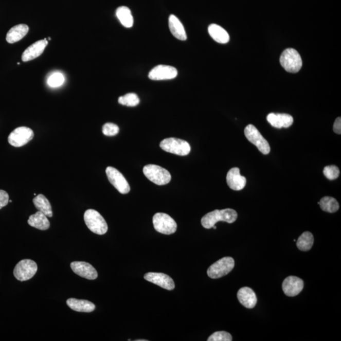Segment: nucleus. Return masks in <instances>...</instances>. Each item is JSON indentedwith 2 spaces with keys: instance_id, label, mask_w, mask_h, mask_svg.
I'll return each mask as SVG.
<instances>
[{
  "instance_id": "obj_1",
  "label": "nucleus",
  "mask_w": 341,
  "mask_h": 341,
  "mask_svg": "<svg viewBox=\"0 0 341 341\" xmlns=\"http://www.w3.org/2000/svg\"><path fill=\"white\" fill-rule=\"evenodd\" d=\"M237 218L238 213L234 209L215 210L205 215L202 219L201 224L205 228L210 229L219 221L231 224L235 223Z\"/></svg>"
},
{
  "instance_id": "obj_2",
  "label": "nucleus",
  "mask_w": 341,
  "mask_h": 341,
  "mask_svg": "<svg viewBox=\"0 0 341 341\" xmlns=\"http://www.w3.org/2000/svg\"><path fill=\"white\" fill-rule=\"evenodd\" d=\"M84 218L86 226L94 234L99 235L106 234L107 224L104 218L98 211L94 209L87 210Z\"/></svg>"
},
{
  "instance_id": "obj_3",
  "label": "nucleus",
  "mask_w": 341,
  "mask_h": 341,
  "mask_svg": "<svg viewBox=\"0 0 341 341\" xmlns=\"http://www.w3.org/2000/svg\"><path fill=\"white\" fill-rule=\"evenodd\" d=\"M280 63L285 70L293 74L300 70L303 65L300 55L293 48H288L282 52Z\"/></svg>"
},
{
  "instance_id": "obj_4",
  "label": "nucleus",
  "mask_w": 341,
  "mask_h": 341,
  "mask_svg": "<svg viewBox=\"0 0 341 341\" xmlns=\"http://www.w3.org/2000/svg\"><path fill=\"white\" fill-rule=\"evenodd\" d=\"M143 172L147 178L157 185H167L171 182V176L170 172L159 166L146 165L144 166Z\"/></svg>"
},
{
  "instance_id": "obj_5",
  "label": "nucleus",
  "mask_w": 341,
  "mask_h": 341,
  "mask_svg": "<svg viewBox=\"0 0 341 341\" xmlns=\"http://www.w3.org/2000/svg\"><path fill=\"white\" fill-rule=\"evenodd\" d=\"M160 148L170 153L185 156L189 154L191 147L187 141L176 138H168L160 143Z\"/></svg>"
},
{
  "instance_id": "obj_6",
  "label": "nucleus",
  "mask_w": 341,
  "mask_h": 341,
  "mask_svg": "<svg viewBox=\"0 0 341 341\" xmlns=\"http://www.w3.org/2000/svg\"><path fill=\"white\" fill-rule=\"evenodd\" d=\"M235 267V260L229 257H224L213 263L207 270V275L212 279H219L225 276Z\"/></svg>"
},
{
  "instance_id": "obj_7",
  "label": "nucleus",
  "mask_w": 341,
  "mask_h": 341,
  "mask_svg": "<svg viewBox=\"0 0 341 341\" xmlns=\"http://www.w3.org/2000/svg\"><path fill=\"white\" fill-rule=\"evenodd\" d=\"M153 224L157 232L165 235H171L176 231L177 224L171 216L165 213H157L154 216Z\"/></svg>"
},
{
  "instance_id": "obj_8",
  "label": "nucleus",
  "mask_w": 341,
  "mask_h": 341,
  "mask_svg": "<svg viewBox=\"0 0 341 341\" xmlns=\"http://www.w3.org/2000/svg\"><path fill=\"white\" fill-rule=\"evenodd\" d=\"M244 132L248 140L256 146L262 154L267 155L270 153V144L256 127L253 124H248L246 127Z\"/></svg>"
},
{
  "instance_id": "obj_9",
  "label": "nucleus",
  "mask_w": 341,
  "mask_h": 341,
  "mask_svg": "<svg viewBox=\"0 0 341 341\" xmlns=\"http://www.w3.org/2000/svg\"><path fill=\"white\" fill-rule=\"evenodd\" d=\"M38 271V265L34 261L24 259L16 265L13 270V275L20 281H26L32 278Z\"/></svg>"
},
{
  "instance_id": "obj_10",
  "label": "nucleus",
  "mask_w": 341,
  "mask_h": 341,
  "mask_svg": "<svg viewBox=\"0 0 341 341\" xmlns=\"http://www.w3.org/2000/svg\"><path fill=\"white\" fill-rule=\"evenodd\" d=\"M34 134L32 129L26 127H18L8 136V142L15 148L26 145L34 138Z\"/></svg>"
},
{
  "instance_id": "obj_11",
  "label": "nucleus",
  "mask_w": 341,
  "mask_h": 341,
  "mask_svg": "<svg viewBox=\"0 0 341 341\" xmlns=\"http://www.w3.org/2000/svg\"><path fill=\"white\" fill-rule=\"evenodd\" d=\"M106 175L111 184L121 194L130 192V187L123 174L116 168L109 166L106 170Z\"/></svg>"
},
{
  "instance_id": "obj_12",
  "label": "nucleus",
  "mask_w": 341,
  "mask_h": 341,
  "mask_svg": "<svg viewBox=\"0 0 341 341\" xmlns=\"http://www.w3.org/2000/svg\"><path fill=\"white\" fill-rule=\"evenodd\" d=\"M178 76V71L173 66L160 65L149 72V78L152 80L173 79Z\"/></svg>"
},
{
  "instance_id": "obj_13",
  "label": "nucleus",
  "mask_w": 341,
  "mask_h": 341,
  "mask_svg": "<svg viewBox=\"0 0 341 341\" xmlns=\"http://www.w3.org/2000/svg\"><path fill=\"white\" fill-rule=\"evenodd\" d=\"M304 282L303 280L296 276H289L282 282V290L285 295L293 297L299 295L303 290Z\"/></svg>"
},
{
  "instance_id": "obj_14",
  "label": "nucleus",
  "mask_w": 341,
  "mask_h": 341,
  "mask_svg": "<svg viewBox=\"0 0 341 341\" xmlns=\"http://www.w3.org/2000/svg\"><path fill=\"white\" fill-rule=\"evenodd\" d=\"M144 279L152 283L167 290H173L175 284L171 277L163 273H149L144 276Z\"/></svg>"
},
{
  "instance_id": "obj_15",
  "label": "nucleus",
  "mask_w": 341,
  "mask_h": 341,
  "mask_svg": "<svg viewBox=\"0 0 341 341\" xmlns=\"http://www.w3.org/2000/svg\"><path fill=\"white\" fill-rule=\"evenodd\" d=\"M70 267L74 273L84 278L94 280L98 276V272L90 263L85 262H73Z\"/></svg>"
},
{
  "instance_id": "obj_16",
  "label": "nucleus",
  "mask_w": 341,
  "mask_h": 341,
  "mask_svg": "<svg viewBox=\"0 0 341 341\" xmlns=\"http://www.w3.org/2000/svg\"><path fill=\"white\" fill-rule=\"evenodd\" d=\"M48 42L46 39L37 41L32 44L28 48L25 50L22 54V60L24 62H29L35 58L40 56L43 53L44 49L48 45Z\"/></svg>"
},
{
  "instance_id": "obj_17",
  "label": "nucleus",
  "mask_w": 341,
  "mask_h": 341,
  "mask_svg": "<svg viewBox=\"0 0 341 341\" xmlns=\"http://www.w3.org/2000/svg\"><path fill=\"white\" fill-rule=\"evenodd\" d=\"M226 182L231 189L239 191L245 188L246 179L245 177L241 175L239 168H234L227 173Z\"/></svg>"
},
{
  "instance_id": "obj_18",
  "label": "nucleus",
  "mask_w": 341,
  "mask_h": 341,
  "mask_svg": "<svg viewBox=\"0 0 341 341\" xmlns=\"http://www.w3.org/2000/svg\"><path fill=\"white\" fill-rule=\"evenodd\" d=\"M267 120L272 126L277 129L288 128L294 121L292 116L284 113L268 114Z\"/></svg>"
},
{
  "instance_id": "obj_19",
  "label": "nucleus",
  "mask_w": 341,
  "mask_h": 341,
  "mask_svg": "<svg viewBox=\"0 0 341 341\" xmlns=\"http://www.w3.org/2000/svg\"><path fill=\"white\" fill-rule=\"evenodd\" d=\"M238 300L246 309H253L256 307L257 298L256 293L248 287H243L237 293Z\"/></svg>"
},
{
  "instance_id": "obj_20",
  "label": "nucleus",
  "mask_w": 341,
  "mask_h": 341,
  "mask_svg": "<svg viewBox=\"0 0 341 341\" xmlns=\"http://www.w3.org/2000/svg\"><path fill=\"white\" fill-rule=\"evenodd\" d=\"M66 304L71 310L79 312L90 313L96 309L95 304L85 299L69 298Z\"/></svg>"
},
{
  "instance_id": "obj_21",
  "label": "nucleus",
  "mask_w": 341,
  "mask_h": 341,
  "mask_svg": "<svg viewBox=\"0 0 341 341\" xmlns=\"http://www.w3.org/2000/svg\"><path fill=\"white\" fill-rule=\"evenodd\" d=\"M29 30V27L26 24L16 25L8 32L6 40L10 44L18 42L27 34Z\"/></svg>"
},
{
  "instance_id": "obj_22",
  "label": "nucleus",
  "mask_w": 341,
  "mask_h": 341,
  "mask_svg": "<svg viewBox=\"0 0 341 341\" xmlns=\"http://www.w3.org/2000/svg\"><path fill=\"white\" fill-rule=\"evenodd\" d=\"M169 27L172 34L179 40H187V36L186 34L184 26L179 19L175 15H171L169 18Z\"/></svg>"
},
{
  "instance_id": "obj_23",
  "label": "nucleus",
  "mask_w": 341,
  "mask_h": 341,
  "mask_svg": "<svg viewBox=\"0 0 341 341\" xmlns=\"http://www.w3.org/2000/svg\"><path fill=\"white\" fill-rule=\"evenodd\" d=\"M27 223L30 226L42 230V231L48 229L50 227L48 217L40 211H38L34 214L30 216Z\"/></svg>"
},
{
  "instance_id": "obj_24",
  "label": "nucleus",
  "mask_w": 341,
  "mask_h": 341,
  "mask_svg": "<svg viewBox=\"0 0 341 341\" xmlns=\"http://www.w3.org/2000/svg\"><path fill=\"white\" fill-rule=\"evenodd\" d=\"M208 31L213 40L219 43L226 44L229 42V35L226 30L217 24H212L208 27Z\"/></svg>"
},
{
  "instance_id": "obj_25",
  "label": "nucleus",
  "mask_w": 341,
  "mask_h": 341,
  "mask_svg": "<svg viewBox=\"0 0 341 341\" xmlns=\"http://www.w3.org/2000/svg\"><path fill=\"white\" fill-rule=\"evenodd\" d=\"M33 203H34L38 211L43 212L47 217H52V211L51 204L45 196L42 195V194L36 196L33 199Z\"/></svg>"
},
{
  "instance_id": "obj_26",
  "label": "nucleus",
  "mask_w": 341,
  "mask_h": 341,
  "mask_svg": "<svg viewBox=\"0 0 341 341\" xmlns=\"http://www.w3.org/2000/svg\"><path fill=\"white\" fill-rule=\"evenodd\" d=\"M116 15L121 24L127 28H130L134 25V17L131 10L127 7H120L116 11Z\"/></svg>"
},
{
  "instance_id": "obj_27",
  "label": "nucleus",
  "mask_w": 341,
  "mask_h": 341,
  "mask_svg": "<svg viewBox=\"0 0 341 341\" xmlns=\"http://www.w3.org/2000/svg\"><path fill=\"white\" fill-rule=\"evenodd\" d=\"M313 242L314 238L313 235L310 232L306 231L298 238L296 246L300 250L307 252L312 248Z\"/></svg>"
},
{
  "instance_id": "obj_28",
  "label": "nucleus",
  "mask_w": 341,
  "mask_h": 341,
  "mask_svg": "<svg viewBox=\"0 0 341 341\" xmlns=\"http://www.w3.org/2000/svg\"><path fill=\"white\" fill-rule=\"evenodd\" d=\"M318 204L324 211L334 213L339 209V204L337 200L331 196H324Z\"/></svg>"
},
{
  "instance_id": "obj_29",
  "label": "nucleus",
  "mask_w": 341,
  "mask_h": 341,
  "mask_svg": "<svg viewBox=\"0 0 341 341\" xmlns=\"http://www.w3.org/2000/svg\"><path fill=\"white\" fill-rule=\"evenodd\" d=\"M118 102L120 104L123 105V106L134 107L140 103V99L137 94L129 93L120 97L118 99Z\"/></svg>"
},
{
  "instance_id": "obj_30",
  "label": "nucleus",
  "mask_w": 341,
  "mask_h": 341,
  "mask_svg": "<svg viewBox=\"0 0 341 341\" xmlns=\"http://www.w3.org/2000/svg\"><path fill=\"white\" fill-rule=\"evenodd\" d=\"M65 82V76L60 72H55L49 77L48 84L51 87H58Z\"/></svg>"
},
{
  "instance_id": "obj_31",
  "label": "nucleus",
  "mask_w": 341,
  "mask_h": 341,
  "mask_svg": "<svg viewBox=\"0 0 341 341\" xmlns=\"http://www.w3.org/2000/svg\"><path fill=\"white\" fill-rule=\"evenodd\" d=\"M323 173L327 179L334 180L339 176L340 171L336 166H327L324 168Z\"/></svg>"
},
{
  "instance_id": "obj_32",
  "label": "nucleus",
  "mask_w": 341,
  "mask_h": 341,
  "mask_svg": "<svg viewBox=\"0 0 341 341\" xmlns=\"http://www.w3.org/2000/svg\"><path fill=\"white\" fill-rule=\"evenodd\" d=\"M231 335L225 331L214 332L209 337L208 341H231Z\"/></svg>"
},
{
  "instance_id": "obj_33",
  "label": "nucleus",
  "mask_w": 341,
  "mask_h": 341,
  "mask_svg": "<svg viewBox=\"0 0 341 341\" xmlns=\"http://www.w3.org/2000/svg\"><path fill=\"white\" fill-rule=\"evenodd\" d=\"M120 129L116 124L107 123L102 127V133L106 136H115L117 135Z\"/></svg>"
},
{
  "instance_id": "obj_34",
  "label": "nucleus",
  "mask_w": 341,
  "mask_h": 341,
  "mask_svg": "<svg viewBox=\"0 0 341 341\" xmlns=\"http://www.w3.org/2000/svg\"><path fill=\"white\" fill-rule=\"evenodd\" d=\"M9 202V195L5 190H0V209L7 206Z\"/></svg>"
},
{
  "instance_id": "obj_35",
  "label": "nucleus",
  "mask_w": 341,
  "mask_h": 341,
  "mask_svg": "<svg viewBox=\"0 0 341 341\" xmlns=\"http://www.w3.org/2000/svg\"><path fill=\"white\" fill-rule=\"evenodd\" d=\"M333 130L334 132L335 133V134H341V118L340 117L337 118L336 120H335L334 123V127H333Z\"/></svg>"
},
{
  "instance_id": "obj_36",
  "label": "nucleus",
  "mask_w": 341,
  "mask_h": 341,
  "mask_svg": "<svg viewBox=\"0 0 341 341\" xmlns=\"http://www.w3.org/2000/svg\"><path fill=\"white\" fill-rule=\"evenodd\" d=\"M212 228L216 229V228H217V227H216V226L214 225L212 227Z\"/></svg>"
},
{
  "instance_id": "obj_37",
  "label": "nucleus",
  "mask_w": 341,
  "mask_h": 341,
  "mask_svg": "<svg viewBox=\"0 0 341 341\" xmlns=\"http://www.w3.org/2000/svg\"><path fill=\"white\" fill-rule=\"evenodd\" d=\"M137 341H147V340H137Z\"/></svg>"
}]
</instances>
